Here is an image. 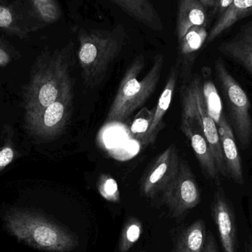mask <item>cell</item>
Here are the masks:
<instances>
[{"label": "cell", "mask_w": 252, "mask_h": 252, "mask_svg": "<svg viewBox=\"0 0 252 252\" xmlns=\"http://www.w3.org/2000/svg\"><path fill=\"white\" fill-rule=\"evenodd\" d=\"M163 201L173 216L178 217L199 204L201 191L190 167L180 160L179 170L162 192Z\"/></svg>", "instance_id": "cell-7"}, {"label": "cell", "mask_w": 252, "mask_h": 252, "mask_svg": "<svg viewBox=\"0 0 252 252\" xmlns=\"http://www.w3.org/2000/svg\"><path fill=\"white\" fill-rule=\"evenodd\" d=\"M207 13L199 0H179L178 1L176 33L178 39L194 26L206 27Z\"/></svg>", "instance_id": "cell-17"}, {"label": "cell", "mask_w": 252, "mask_h": 252, "mask_svg": "<svg viewBox=\"0 0 252 252\" xmlns=\"http://www.w3.org/2000/svg\"><path fill=\"white\" fill-rule=\"evenodd\" d=\"M97 190L105 200L112 203L121 201V192L116 180L108 174L100 175L97 184Z\"/></svg>", "instance_id": "cell-24"}, {"label": "cell", "mask_w": 252, "mask_h": 252, "mask_svg": "<svg viewBox=\"0 0 252 252\" xmlns=\"http://www.w3.org/2000/svg\"><path fill=\"white\" fill-rule=\"evenodd\" d=\"M219 50L252 75V23L244 25L232 38L222 42Z\"/></svg>", "instance_id": "cell-14"}, {"label": "cell", "mask_w": 252, "mask_h": 252, "mask_svg": "<svg viewBox=\"0 0 252 252\" xmlns=\"http://www.w3.org/2000/svg\"><path fill=\"white\" fill-rule=\"evenodd\" d=\"M180 160L174 145L166 148L156 158L142 178V193L148 198H154L158 192H162L176 176Z\"/></svg>", "instance_id": "cell-9"}, {"label": "cell", "mask_w": 252, "mask_h": 252, "mask_svg": "<svg viewBox=\"0 0 252 252\" xmlns=\"http://www.w3.org/2000/svg\"><path fill=\"white\" fill-rule=\"evenodd\" d=\"M233 0H215L214 5H213V11L214 13H217L219 16L224 13L228 7L231 5Z\"/></svg>", "instance_id": "cell-27"}, {"label": "cell", "mask_w": 252, "mask_h": 252, "mask_svg": "<svg viewBox=\"0 0 252 252\" xmlns=\"http://www.w3.org/2000/svg\"><path fill=\"white\" fill-rule=\"evenodd\" d=\"M125 38L122 25L112 31L83 30L80 32L78 63L87 87H96L103 81L111 63L121 53Z\"/></svg>", "instance_id": "cell-3"}, {"label": "cell", "mask_w": 252, "mask_h": 252, "mask_svg": "<svg viewBox=\"0 0 252 252\" xmlns=\"http://www.w3.org/2000/svg\"><path fill=\"white\" fill-rule=\"evenodd\" d=\"M73 95L64 96L25 123L30 134L41 140H51L66 128L72 112Z\"/></svg>", "instance_id": "cell-8"}, {"label": "cell", "mask_w": 252, "mask_h": 252, "mask_svg": "<svg viewBox=\"0 0 252 252\" xmlns=\"http://www.w3.org/2000/svg\"><path fill=\"white\" fill-rule=\"evenodd\" d=\"M7 1V0H0V4H4Z\"/></svg>", "instance_id": "cell-32"}, {"label": "cell", "mask_w": 252, "mask_h": 252, "mask_svg": "<svg viewBox=\"0 0 252 252\" xmlns=\"http://www.w3.org/2000/svg\"><path fill=\"white\" fill-rule=\"evenodd\" d=\"M252 15V0H233L227 10L219 16L208 33L207 41H214L238 21Z\"/></svg>", "instance_id": "cell-18"}, {"label": "cell", "mask_w": 252, "mask_h": 252, "mask_svg": "<svg viewBox=\"0 0 252 252\" xmlns=\"http://www.w3.org/2000/svg\"><path fill=\"white\" fill-rule=\"evenodd\" d=\"M203 252H219L216 241L211 233H209L207 237L205 247Z\"/></svg>", "instance_id": "cell-28"}, {"label": "cell", "mask_w": 252, "mask_h": 252, "mask_svg": "<svg viewBox=\"0 0 252 252\" xmlns=\"http://www.w3.org/2000/svg\"><path fill=\"white\" fill-rule=\"evenodd\" d=\"M32 8L45 24L57 22L62 16V10L56 0H31Z\"/></svg>", "instance_id": "cell-23"}, {"label": "cell", "mask_w": 252, "mask_h": 252, "mask_svg": "<svg viewBox=\"0 0 252 252\" xmlns=\"http://www.w3.org/2000/svg\"><path fill=\"white\" fill-rule=\"evenodd\" d=\"M179 77V66L176 63L170 69L164 90L160 94L157 106L154 109V116H153L152 123L150 128V144L155 142L158 133L164 126L163 119L171 104Z\"/></svg>", "instance_id": "cell-16"}, {"label": "cell", "mask_w": 252, "mask_h": 252, "mask_svg": "<svg viewBox=\"0 0 252 252\" xmlns=\"http://www.w3.org/2000/svg\"><path fill=\"white\" fill-rule=\"evenodd\" d=\"M208 32L206 27L194 26L182 38L178 39V59L179 76L182 84L190 79L197 53L207 41Z\"/></svg>", "instance_id": "cell-12"}, {"label": "cell", "mask_w": 252, "mask_h": 252, "mask_svg": "<svg viewBox=\"0 0 252 252\" xmlns=\"http://www.w3.org/2000/svg\"><path fill=\"white\" fill-rule=\"evenodd\" d=\"M126 14L154 31H162V20L151 0H110Z\"/></svg>", "instance_id": "cell-15"}, {"label": "cell", "mask_w": 252, "mask_h": 252, "mask_svg": "<svg viewBox=\"0 0 252 252\" xmlns=\"http://www.w3.org/2000/svg\"><path fill=\"white\" fill-rule=\"evenodd\" d=\"M73 46L69 42L62 50L44 52L35 61L24 94L25 123L56 100L72 94L69 68Z\"/></svg>", "instance_id": "cell-1"}, {"label": "cell", "mask_w": 252, "mask_h": 252, "mask_svg": "<svg viewBox=\"0 0 252 252\" xmlns=\"http://www.w3.org/2000/svg\"><path fill=\"white\" fill-rule=\"evenodd\" d=\"M204 7H211L214 5L215 0H199Z\"/></svg>", "instance_id": "cell-30"}, {"label": "cell", "mask_w": 252, "mask_h": 252, "mask_svg": "<svg viewBox=\"0 0 252 252\" xmlns=\"http://www.w3.org/2000/svg\"><path fill=\"white\" fill-rule=\"evenodd\" d=\"M226 178L240 185L244 184L242 160L238 152L235 135L226 115L218 126Z\"/></svg>", "instance_id": "cell-13"}, {"label": "cell", "mask_w": 252, "mask_h": 252, "mask_svg": "<svg viewBox=\"0 0 252 252\" xmlns=\"http://www.w3.org/2000/svg\"><path fill=\"white\" fill-rule=\"evenodd\" d=\"M5 229L18 241L41 251L70 252L78 247L75 235L41 213L11 208L3 217Z\"/></svg>", "instance_id": "cell-2"}, {"label": "cell", "mask_w": 252, "mask_h": 252, "mask_svg": "<svg viewBox=\"0 0 252 252\" xmlns=\"http://www.w3.org/2000/svg\"><path fill=\"white\" fill-rule=\"evenodd\" d=\"M10 56L8 53L0 47V66H5L10 63Z\"/></svg>", "instance_id": "cell-29"}, {"label": "cell", "mask_w": 252, "mask_h": 252, "mask_svg": "<svg viewBox=\"0 0 252 252\" xmlns=\"http://www.w3.org/2000/svg\"><path fill=\"white\" fill-rule=\"evenodd\" d=\"M14 157V149L11 145H6L0 148V172L13 161Z\"/></svg>", "instance_id": "cell-26"}, {"label": "cell", "mask_w": 252, "mask_h": 252, "mask_svg": "<svg viewBox=\"0 0 252 252\" xmlns=\"http://www.w3.org/2000/svg\"><path fill=\"white\" fill-rule=\"evenodd\" d=\"M154 113V109L142 108L134 117L129 127L130 135L142 144H150V128Z\"/></svg>", "instance_id": "cell-21"}, {"label": "cell", "mask_w": 252, "mask_h": 252, "mask_svg": "<svg viewBox=\"0 0 252 252\" xmlns=\"http://www.w3.org/2000/svg\"><path fill=\"white\" fill-rule=\"evenodd\" d=\"M0 28L10 30L13 33L21 34L15 29L14 19L10 9L4 6H0Z\"/></svg>", "instance_id": "cell-25"}, {"label": "cell", "mask_w": 252, "mask_h": 252, "mask_svg": "<svg viewBox=\"0 0 252 252\" xmlns=\"http://www.w3.org/2000/svg\"><path fill=\"white\" fill-rule=\"evenodd\" d=\"M245 252H252V240L250 239L249 242H246Z\"/></svg>", "instance_id": "cell-31"}, {"label": "cell", "mask_w": 252, "mask_h": 252, "mask_svg": "<svg viewBox=\"0 0 252 252\" xmlns=\"http://www.w3.org/2000/svg\"><path fill=\"white\" fill-rule=\"evenodd\" d=\"M162 54L155 56L154 63L143 78L139 76L145 66L142 56L130 65L120 84L116 95L106 116V123H123L142 106L154 93L164 65Z\"/></svg>", "instance_id": "cell-4"}, {"label": "cell", "mask_w": 252, "mask_h": 252, "mask_svg": "<svg viewBox=\"0 0 252 252\" xmlns=\"http://www.w3.org/2000/svg\"><path fill=\"white\" fill-rule=\"evenodd\" d=\"M202 77L201 78V93L204 104L209 115L219 126L220 121L225 116L223 103L219 95V92L215 86L213 78H211V69L204 67L201 70Z\"/></svg>", "instance_id": "cell-19"}, {"label": "cell", "mask_w": 252, "mask_h": 252, "mask_svg": "<svg viewBox=\"0 0 252 252\" xmlns=\"http://www.w3.org/2000/svg\"><path fill=\"white\" fill-rule=\"evenodd\" d=\"M207 237L205 223L197 220L182 232L173 252H203Z\"/></svg>", "instance_id": "cell-20"}, {"label": "cell", "mask_w": 252, "mask_h": 252, "mask_svg": "<svg viewBox=\"0 0 252 252\" xmlns=\"http://www.w3.org/2000/svg\"><path fill=\"white\" fill-rule=\"evenodd\" d=\"M181 129L190 142L204 176L216 185H220V175L216 160L201 128L195 121L182 117Z\"/></svg>", "instance_id": "cell-11"}, {"label": "cell", "mask_w": 252, "mask_h": 252, "mask_svg": "<svg viewBox=\"0 0 252 252\" xmlns=\"http://www.w3.org/2000/svg\"><path fill=\"white\" fill-rule=\"evenodd\" d=\"M215 70L226 105L228 121L243 148H248L252 140L251 103L244 89L227 70L223 60L218 59Z\"/></svg>", "instance_id": "cell-5"}, {"label": "cell", "mask_w": 252, "mask_h": 252, "mask_svg": "<svg viewBox=\"0 0 252 252\" xmlns=\"http://www.w3.org/2000/svg\"><path fill=\"white\" fill-rule=\"evenodd\" d=\"M182 85V117L195 121L201 128L213 152L220 176L226 178L219 128L206 109L201 93V78L198 75L192 76Z\"/></svg>", "instance_id": "cell-6"}, {"label": "cell", "mask_w": 252, "mask_h": 252, "mask_svg": "<svg viewBox=\"0 0 252 252\" xmlns=\"http://www.w3.org/2000/svg\"><path fill=\"white\" fill-rule=\"evenodd\" d=\"M143 231V226L140 220L134 217L129 218L126 222L121 241H120V252H127L135 244L139 241Z\"/></svg>", "instance_id": "cell-22"}, {"label": "cell", "mask_w": 252, "mask_h": 252, "mask_svg": "<svg viewBox=\"0 0 252 252\" xmlns=\"http://www.w3.org/2000/svg\"><path fill=\"white\" fill-rule=\"evenodd\" d=\"M213 195L211 213L223 252L238 251V228L233 207L220 185Z\"/></svg>", "instance_id": "cell-10"}]
</instances>
